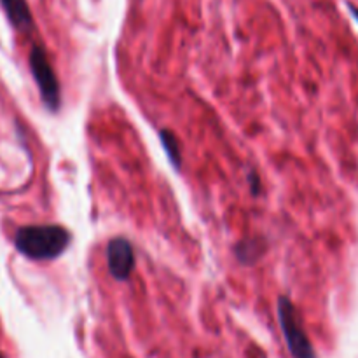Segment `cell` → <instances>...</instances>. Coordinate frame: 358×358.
<instances>
[{
	"label": "cell",
	"mask_w": 358,
	"mask_h": 358,
	"mask_svg": "<svg viewBox=\"0 0 358 358\" xmlns=\"http://www.w3.org/2000/svg\"><path fill=\"white\" fill-rule=\"evenodd\" d=\"M248 182H250L252 194H254V196H259V192H261V182H259L257 175L252 173V175H250V178H248Z\"/></svg>",
	"instance_id": "cell-8"
},
{
	"label": "cell",
	"mask_w": 358,
	"mask_h": 358,
	"mask_svg": "<svg viewBox=\"0 0 358 358\" xmlns=\"http://www.w3.org/2000/svg\"><path fill=\"white\" fill-rule=\"evenodd\" d=\"M350 10H352V14H353V16H355V17H357V21H358V9H357V7L350 6Z\"/></svg>",
	"instance_id": "cell-9"
},
{
	"label": "cell",
	"mask_w": 358,
	"mask_h": 358,
	"mask_svg": "<svg viewBox=\"0 0 358 358\" xmlns=\"http://www.w3.org/2000/svg\"><path fill=\"white\" fill-rule=\"evenodd\" d=\"M28 63H30V72L34 76L35 84H37L38 93H41L42 103L45 105L48 110L58 112L62 107V90H59L55 69H52L48 55L41 45L35 44L31 48Z\"/></svg>",
	"instance_id": "cell-3"
},
{
	"label": "cell",
	"mask_w": 358,
	"mask_h": 358,
	"mask_svg": "<svg viewBox=\"0 0 358 358\" xmlns=\"http://www.w3.org/2000/svg\"><path fill=\"white\" fill-rule=\"evenodd\" d=\"M72 243L69 229L56 224L23 226L14 234V247L30 261H55L66 252Z\"/></svg>",
	"instance_id": "cell-1"
},
{
	"label": "cell",
	"mask_w": 358,
	"mask_h": 358,
	"mask_svg": "<svg viewBox=\"0 0 358 358\" xmlns=\"http://www.w3.org/2000/svg\"><path fill=\"white\" fill-rule=\"evenodd\" d=\"M3 10H6L7 20L10 21L16 30L20 31H30L34 28V17H31L30 7H28L27 0H0Z\"/></svg>",
	"instance_id": "cell-5"
},
{
	"label": "cell",
	"mask_w": 358,
	"mask_h": 358,
	"mask_svg": "<svg viewBox=\"0 0 358 358\" xmlns=\"http://www.w3.org/2000/svg\"><path fill=\"white\" fill-rule=\"evenodd\" d=\"M107 266L112 278L126 282L135 271V250L126 238H112L107 243Z\"/></svg>",
	"instance_id": "cell-4"
},
{
	"label": "cell",
	"mask_w": 358,
	"mask_h": 358,
	"mask_svg": "<svg viewBox=\"0 0 358 358\" xmlns=\"http://www.w3.org/2000/svg\"><path fill=\"white\" fill-rule=\"evenodd\" d=\"M238 261L243 264H255L264 254V240L262 238H245L234 247Z\"/></svg>",
	"instance_id": "cell-6"
},
{
	"label": "cell",
	"mask_w": 358,
	"mask_h": 358,
	"mask_svg": "<svg viewBox=\"0 0 358 358\" xmlns=\"http://www.w3.org/2000/svg\"><path fill=\"white\" fill-rule=\"evenodd\" d=\"M278 322L282 327L283 338H285L287 348H289L292 358H317L313 345L304 331L303 320L297 313L296 306L289 297L282 296L278 299Z\"/></svg>",
	"instance_id": "cell-2"
},
{
	"label": "cell",
	"mask_w": 358,
	"mask_h": 358,
	"mask_svg": "<svg viewBox=\"0 0 358 358\" xmlns=\"http://www.w3.org/2000/svg\"><path fill=\"white\" fill-rule=\"evenodd\" d=\"M161 143H163L164 150H166L168 159L171 161L175 168H180L182 164V154H180V143H178V138L168 129H161L159 131Z\"/></svg>",
	"instance_id": "cell-7"
},
{
	"label": "cell",
	"mask_w": 358,
	"mask_h": 358,
	"mask_svg": "<svg viewBox=\"0 0 358 358\" xmlns=\"http://www.w3.org/2000/svg\"><path fill=\"white\" fill-rule=\"evenodd\" d=\"M0 358H3V355H2V352H0Z\"/></svg>",
	"instance_id": "cell-10"
}]
</instances>
